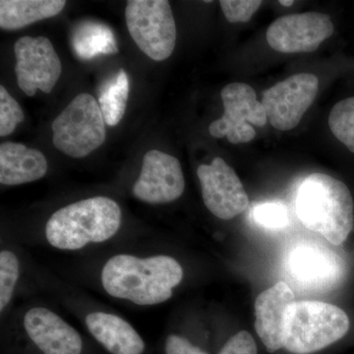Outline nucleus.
Returning <instances> with one entry per match:
<instances>
[{
	"mask_svg": "<svg viewBox=\"0 0 354 354\" xmlns=\"http://www.w3.org/2000/svg\"><path fill=\"white\" fill-rule=\"evenodd\" d=\"M185 189L180 162L169 153L149 151L143 158L141 172L133 194L148 204H167L176 201Z\"/></svg>",
	"mask_w": 354,
	"mask_h": 354,
	"instance_id": "obj_12",
	"label": "nucleus"
},
{
	"mask_svg": "<svg viewBox=\"0 0 354 354\" xmlns=\"http://www.w3.org/2000/svg\"><path fill=\"white\" fill-rule=\"evenodd\" d=\"M129 97V79L120 69L116 76L102 88L99 97L100 108L109 127H116L124 116Z\"/></svg>",
	"mask_w": 354,
	"mask_h": 354,
	"instance_id": "obj_20",
	"label": "nucleus"
},
{
	"mask_svg": "<svg viewBox=\"0 0 354 354\" xmlns=\"http://www.w3.org/2000/svg\"><path fill=\"white\" fill-rule=\"evenodd\" d=\"M203 201L207 209L221 220H232L247 209L249 198L241 179L221 158H215L211 165L198 167Z\"/></svg>",
	"mask_w": 354,
	"mask_h": 354,
	"instance_id": "obj_11",
	"label": "nucleus"
},
{
	"mask_svg": "<svg viewBox=\"0 0 354 354\" xmlns=\"http://www.w3.org/2000/svg\"><path fill=\"white\" fill-rule=\"evenodd\" d=\"M295 293L285 281L263 291L255 301V330L269 353L283 348L288 307Z\"/></svg>",
	"mask_w": 354,
	"mask_h": 354,
	"instance_id": "obj_15",
	"label": "nucleus"
},
{
	"mask_svg": "<svg viewBox=\"0 0 354 354\" xmlns=\"http://www.w3.org/2000/svg\"><path fill=\"white\" fill-rule=\"evenodd\" d=\"M218 354H258V348L252 335L241 330L225 342Z\"/></svg>",
	"mask_w": 354,
	"mask_h": 354,
	"instance_id": "obj_26",
	"label": "nucleus"
},
{
	"mask_svg": "<svg viewBox=\"0 0 354 354\" xmlns=\"http://www.w3.org/2000/svg\"><path fill=\"white\" fill-rule=\"evenodd\" d=\"M221 9L230 23H245L262 4L257 0H221Z\"/></svg>",
	"mask_w": 354,
	"mask_h": 354,
	"instance_id": "obj_25",
	"label": "nucleus"
},
{
	"mask_svg": "<svg viewBox=\"0 0 354 354\" xmlns=\"http://www.w3.org/2000/svg\"><path fill=\"white\" fill-rule=\"evenodd\" d=\"M120 205L97 196L57 209L46 225V241L60 250H79L88 243H102L116 234L121 225Z\"/></svg>",
	"mask_w": 354,
	"mask_h": 354,
	"instance_id": "obj_3",
	"label": "nucleus"
},
{
	"mask_svg": "<svg viewBox=\"0 0 354 354\" xmlns=\"http://www.w3.org/2000/svg\"><path fill=\"white\" fill-rule=\"evenodd\" d=\"M24 328L32 342L44 354H81L83 342L73 327L62 317L43 307L30 309Z\"/></svg>",
	"mask_w": 354,
	"mask_h": 354,
	"instance_id": "obj_14",
	"label": "nucleus"
},
{
	"mask_svg": "<svg viewBox=\"0 0 354 354\" xmlns=\"http://www.w3.org/2000/svg\"><path fill=\"white\" fill-rule=\"evenodd\" d=\"M279 3H281V6L288 7L292 6L295 1H285V0H281V1H279Z\"/></svg>",
	"mask_w": 354,
	"mask_h": 354,
	"instance_id": "obj_28",
	"label": "nucleus"
},
{
	"mask_svg": "<svg viewBox=\"0 0 354 354\" xmlns=\"http://www.w3.org/2000/svg\"><path fill=\"white\" fill-rule=\"evenodd\" d=\"M288 270L300 286L314 290H325L337 285L344 272L341 260L334 252L309 244L291 251Z\"/></svg>",
	"mask_w": 354,
	"mask_h": 354,
	"instance_id": "obj_13",
	"label": "nucleus"
},
{
	"mask_svg": "<svg viewBox=\"0 0 354 354\" xmlns=\"http://www.w3.org/2000/svg\"><path fill=\"white\" fill-rule=\"evenodd\" d=\"M106 124L99 102L83 93L74 97L53 121V145L69 157H87L106 141Z\"/></svg>",
	"mask_w": 354,
	"mask_h": 354,
	"instance_id": "obj_5",
	"label": "nucleus"
},
{
	"mask_svg": "<svg viewBox=\"0 0 354 354\" xmlns=\"http://www.w3.org/2000/svg\"><path fill=\"white\" fill-rule=\"evenodd\" d=\"M165 354H208L203 349L191 344L185 337L171 335L165 342Z\"/></svg>",
	"mask_w": 354,
	"mask_h": 354,
	"instance_id": "obj_27",
	"label": "nucleus"
},
{
	"mask_svg": "<svg viewBox=\"0 0 354 354\" xmlns=\"http://www.w3.org/2000/svg\"><path fill=\"white\" fill-rule=\"evenodd\" d=\"M48 171V162L36 149L14 142L0 145V183L13 186L43 178Z\"/></svg>",
	"mask_w": 354,
	"mask_h": 354,
	"instance_id": "obj_17",
	"label": "nucleus"
},
{
	"mask_svg": "<svg viewBox=\"0 0 354 354\" xmlns=\"http://www.w3.org/2000/svg\"><path fill=\"white\" fill-rule=\"evenodd\" d=\"M334 30L332 19L326 14H290L272 22L266 39L272 50L279 53H313L332 36Z\"/></svg>",
	"mask_w": 354,
	"mask_h": 354,
	"instance_id": "obj_10",
	"label": "nucleus"
},
{
	"mask_svg": "<svg viewBox=\"0 0 354 354\" xmlns=\"http://www.w3.org/2000/svg\"><path fill=\"white\" fill-rule=\"evenodd\" d=\"M66 6L64 0H1L0 28L15 31L26 26L58 15Z\"/></svg>",
	"mask_w": 354,
	"mask_h": 354,
	"instance_id": "obj_18",
	"label": "nucleus"
},
{
	"mask_svg": "<svg viewBox=\"0 0 354 354\" xmlns=\"http://www.w3.org/2000/svg\"><path fill=\"white\" fill-rule=\"evenodd\" d=\"M18 86L29 97L41 90L50 94L62 75L60 58L53 44L44 36H26L14 46Z\"/></svg>",
	"mask_w": 354,
	"mask_h": 354,
	"instance_id": "obj_9",
	"label": "nucleus"
},
{
	"mask_svg": "<svg viewBox=\"0 0 354 354\" xmlns=\"http://www.w3.org/2000/svg\"><path fill=\"white\" fill-rule=\"evenodd\" d=\"M183 278L180 264L165 255L139 258L120 254L111 257L102 271V286L111 297L137 305L167 301Z\"/></svg>",
	"mask_w": 354,
	"mask_h": 354,
	"instance_id": "obj_1",
	"label": "nucleus"
},
{
	"mask_svg": "<svg viewBox=\"0 0 354 354\" xmlns=\"http://www.w3.org/2000/svg\"><path fill=\"white\" fill-rule=\"evenodd\" d=\"M225 113L214 121L209 132L215 138L227 137L232 144H244L256 137L255 127L267 124V113L256 92L245 83L228 84L221 91Z\"/></svg>",
	"mask_w": 354,
	"mask_h": 354,
	"instance_id": "obj_7",
	"label": "nucleus"
},
{
	"mask_svg": "<svg viewBox=\"0 0 354 354\" xmlns=\"http://www.w3.org/2000/svg\"><path fill=\"white\" fill-rule=\"evenodd\" d=\"M73 48L76 55L82 59L118 53L111 28L95 21H86L77 27L73 36Z\"/></svg>",
	"mask_w": 354,
	"mask_h": 354,
	"instance_id": "obj_19",
	"label": "nucleus"
},
{
	"mask_svg": "<svg viewBox=\"0 0 354 354\" xmlns=\"http://www.w3.org/2000/svg\"><path fill=\"white\" fill-rule=\"evenodd\" d=\"M128 32L144 53L155 60L167 59L176 44V25L167 0H130L125 9Z\"/></svg>",
	"mask_w": 354,
	"mask_h": 354,
	"instance_id": "obj_6",
	"label": "nucleus"
},
{
	"mask_svg": "<svg viewBox=\"0 0 354 354\" xmlns=\"http://www.w3.org/2000/svg\"><path fill=\"white\" fill-rule=\"evenodd\" d=\"M85 322L88 332L111 354H142L145 349L137 330L115 314L93 312Z\"/></svg>",
	"mask_w": 354,
	"mask_h": 354,
	"instance_id": "obj_16",
	"label": "nucleus"
},
{
	"mask_svg": "<svg viewBox=\"0 0 354 354\" xmlns=\"http://www.w3.org/2000/svg\"><path fill=\"white\" fill-rule=\"evenodd\" d=\"M348 314L321 301L292 302L286 314L283 348L293 354H311L332 346L348 332Z\"/></svg>",
	"mask_w": 354,
	"mask_h": 354,
	"instance_id": "obj_4",
	"label": "nucleus"
},
{
	"mask_svg": "<svg viewBox=\"0 0 354 354\" xmlns=\"http://www.w3.org/2000/svg\"><path fill=\"white\" fill-rule=\"evenodd\" d=\"M328 122L335 138L354 153V97L335 104Z\"/></svg>",
	"mask_w": 354,
	"mask_h": 354,
	"instance_id": "obj_21",
	"label": "nucleus"
},
{
	"mask_svg": "<svg viewBox=\"0 0 354 354\" xmlns=\"http://www.w3.org/2000/svg\"><path fill=\"white\" fill-rule=\"evenodd\" d=\"M20 276L17 256L9 250L0 253V311L3 312L12 299L14 290Z\"/></svg>",
	"mask_w": 354,
	"mask_h": 354,
	"instance_id": "obj_22",
	"label": "nucleus"
},
{
	"mask_svg": "<svg viewBox=\"0 0 354 354\" xmlns=\"http://www.w3.org/2000/svg\"><path fill=\"white\" fill-rule=\"evenodd\" d=\"M319 79L313 74L288 77L263 92L262 102L268 121L279 131H288L299 124L315 101Z\"/></svg>",
	"mask_w": 354,
	"mask_h": 354,
	"instance_id": "obj_8",
	"label": "nucleus"
},
{
	"mask_svg": "<svg viewBox=\"0 0 354 354\" xmlns=\"http://www.w3.org/2000/svg\"><path fill=\"white\" fill-rule=\"evenodd\" d=\"M254 220L262 227L279 230L288 225V209L281 203H264L254 209Z\"/></svg>",
	"mask_w": 354,
	"mask_h": 354,
	"instance_id": "obj_24",
	"label": "nucleus"
},
{
	"mask_svg": "<svg viewBox=\"0 0 354 354\" xmlns=\"http://www.w3.org/2000/svg\"><path fill=\"white\" fill-rule=\"evenodd\" d=\"M297 213L305 227L334 245L346 241L353 228L351 191L328 174H310L302 181L297 191Z\"/></svg>",
	"mask_w": 354,
	"mask_h": 354,
	"instance_id": "obj_2",
	"label": "nucleus"
},
{
	"mask_svg": "<svg viewBox=\"0 0 354 354\" xmlns=\"http://www.w3.org/2000/svg\"><path fill=\"white\" fill-rule=\"evenodd\" d=\"M24 118L20 104L3 86H0V136L10 135Z\"/></svg>",
	"mask_w": 354,
	"mask_h": 354,
	"instance_id": "obj_23",
	"label": "nucleus"
}]
</instances>
